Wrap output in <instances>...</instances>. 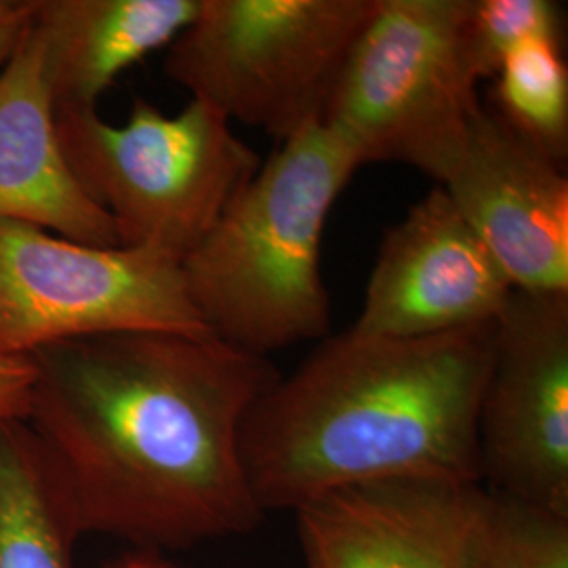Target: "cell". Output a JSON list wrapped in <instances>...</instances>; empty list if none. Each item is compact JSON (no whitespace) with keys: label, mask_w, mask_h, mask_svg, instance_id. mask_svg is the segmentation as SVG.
Returning <instances> with one entry per match:
<instances>
[{"label":"cell","mask_w":568,"mask_h":568,"mask_svg":"<svg viewBox=\"0 0 568 568\" xmlns=\"http://www.w3.org/2000/svg\"><path fill=\"white\" fill-rule=\"evenodd\" d=\"M363 164L325 122L278 143L182 260L206 331L267 358L328 337L323 241L333 204Z\"/></svg>","instance_id":"3957f363"},{"label":"cell","mask_w":568,"mask_h":568,"mask_svg":"<svg viewBox=\"0 0 568 568\" xmlns=\"http://www.w3.org/2000/svg\"><path fill=\"white\" fill-rule=\"evenodd\" d=\"M565 42V7L556 0H467L464 49L474 81H488L523 44Z\"/></svg>","instance_id":"2e32d148"},{"label":"cell","mask_w":568,"mask_h":568,"mask_svg":"<svg viewBox=\"0 0 568 568\" xmlns=\"http://www.w3.org/2000/svg\"><path fill=\"white\" fill-rule=\"evenodd\" d=\"M37 366L30 356L0 349V422H26L32 403Z\"/></svg>","instance_id":"ac0fdd59"},{"label":"cell","mask_w":568,"mask_h":568,"mask_svg":"<svg viewBox=\"0 0 568 568\" xmlns=\"http://www.w3.org/2000/svg\"><path fill=\"white\" fill-rule=\"evenodd\" d=\"M0 220L39 225L77 243L121 244L112 220L65 163L32 21L0 70Z\"/></svg>","instance_id":"7c38bea8"},{"label":"cell","mask_w":568,"mask_h":568,"mask_svg":"<svg viewBox=\"0 0 568 568\" xmlns=\"http://www.w3.org/2000/svg\"><path fill=\"white\" fill-rule=\"evenodd\" d=\"M466 13L467 0L377 2L323 114L361 164H406L438 185L453 178L480 110Z\"/></svg>","instance_id":"5b68a950"},{"label":"cell","mask_w":568,"mask_h":568,"mask_svg":"<svg viewBox=\"0 0 568 568\" xmlns=\"http://www.w3.org/2000/svg\"><path fill=\"white\" fill-rule=\"evenodd\" d=\"M516 291L568 293L565 166L480 103L466 154L445 185Z\"/></svg>","instance_id":"8fae6325"},{"label":"cell","mask_w":568,"mask_h":568,"mask_svg":"<svg viewBox=\"0 0 568 568\" xmlns=\"http://www.w3.org/2000/svg\"><path fill=\"white\" fill-rule=\"evenodd\" d=\"M116 333L211 335L187 297L182 260L152 246L77 243L0 220V349Z\"/></svg>","instance_id":"52a82bcc"},{"label":"cell","mask_w":568,"mask_h":568,"mask_svg":"<svg viewBox=\"0 0 568 568\" xmlns=\"http://www.w3.org/2000/svg\"><path fill=\"white\" fill-rule=\"evenodd\" d=\"M379 0H201L166 47L164 74L230 122L278 143L323 121Z\"/></svg>","instance_id":"8992f818"},{"label":"cell","mask_w":568,"mask_h":568,"mask_svg":"<svg viewBox=\"0 0 568 568\" xmlns=\"http://www.w3.org/2000/svg\"><path fill=\"white\" fill-rule=\"evenodd\" d=\"M32 21V0H0V70L18 49Z\"/></svg>","instance_id":"d6986e66"},{"label":"cell","mask_w":568,"mask_h":568,"mask_svg":"<svg viewBox=\"0 0 568 568\" xmlns=\"http://www.w3.org/2000/svg\"><path fill=\"white\" fill-rule=\"evenodd\" d=\"M497 323L392 339L345 331L278 377L241 429L262 511L394 478L483 483L478 413Z\"/></svg>","instance_id":"7a4b0ae2"},{"label":"cell","mask_w":568,"mask_h":568,"mask_svg":"<svg viewBox=\"0 0 568 568\" xmlns=\"http://www.w3.org/2000/svg\"><path fill=\"white\" fill-rule=\"evenodd\" d=\"M488 490L568 516V293L514 291L478 413Z\"/></svg>","instance_id":"ba28073f"},{"label":"cell","mask_w":568,"mask_h":568,"mask_svg":"<svg viewBox=\"0 0 568 568\" xmlns=\"http://www.w3.org/2000/svg\"><path fill=\"white\" fill-rule=\"evenodd\" d=\"M514 291L447 190L436 185L387 230L349 331L413 339L495 325Z\"/></svg>","instance_id":"30bf717a"},{"label":"cell","mask_w":568,"mask_h":568,"mask_svg":"<svg viewBox=\"0 0 568 568\" xmlns=\"http://www.w3.org/2000/svg\"><path fill=\"white\" fill-rule=\"evenodd\" d=\"M77 539L39 438L0 422V568H74Z\"/></svg>","instance_id":"5bb4252c"},{"label":"cell","mask_w":568,"mask_h":568,"mask_svg":"<svg viewBox=\"0 0 568 568\" xmlns=\"http://www.w3.org/2000/svg\"><path fill=\"white\" fill-rule=\"evenodd\" d=\"M493 493L483 483L394 478L293 509L305 568H474Z\"/></svg>","instance_id":"9c48e42d"},{"label":"cell","mask_w":568,"mask_h":568,"mask_svg":"<svg viewBox=\"0 0 568 568\" xmlns=\"http://www.w3.org/2000/svg\"><path fill=\"white\" fill-rule=\"evenodd\" d=\"M30 358L26 424L79 537L187 549L262 523L241 429L281 377L270 358L175 333L87 337Z\"/></svg>","instance_id":"6da1fadb"},{"label":"cell","mask_w":568,"mask_h":568,"mask_svg":"<svg viewBox=\"0 0 568 568\" xmlns=\"http://www.w3.org/2000/svg\"><path fill=\"white\" fill-rule=\"evenodd\" d=\"M201 0H32V30L58 112L98 110L126 68L166 49Z\"/></svg>","instance_id":"4fadbf2b"},{"label":"cell","mask_w":568,"mask_h":568,"mask_svg":"<svg viewBox=\"0 0 568 568\" xmlns=\"http://www.w3.org/2000/svg\"><path fill=\"white\" fill-rule=\"evenodd\" d=\"M474 568H568V516L493 493Z\"/></svg>","instance_id":"e0dca14e"},{"label":"cell","mask_w":568,"mask_h":568,"mask_svg":"<svg viewBox=\"0 0 568 568\" xmlns=\"http://www.w3.org/2000/svg\"><path fill=\"white\" fill-rule=\"evenodd\" d=\"M112 568H171V565L159 560L152 554H138V556L124 558V560H121L119 565H114Z\"/></svg>","instance_id":"ffe728a7"},{"label":"cell","mask_w":568,"mask_h":568,"mask_svg":"<svg viewBox=\"0 0 568 568\" xmlns=\"http://www.w3.org/2000/svg\"><path fill=\"white\" fill-rule=\"evenodd\" d=\"M565 42L535 41L511 51L493 81L495 114L560 166L568 161Z\"/></svg>","instance_id":"9a60e30c"},{"label":"cell","mask_w":568,"mask_h":568,"mask_svg":"<svg viewBox=\"0 0 568 568\" xmlns=\"http://www.w3.org/2000/svg\"><path fill=\"white\" fill-rule=\"evenodd\" d=\"M65 163L112 220L122 246L183 260L257 173L262 159L215 108L190 100L178 114L133 98L126 121L100 110L55 114Z\"/></svg>","instance_id":"277c9868"}]
</instances>
